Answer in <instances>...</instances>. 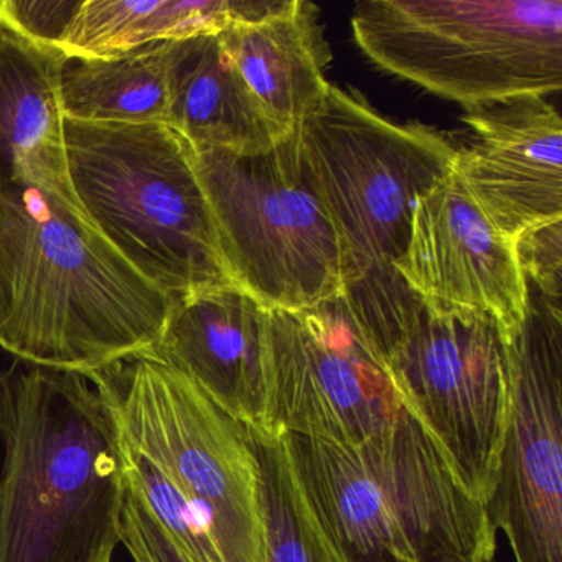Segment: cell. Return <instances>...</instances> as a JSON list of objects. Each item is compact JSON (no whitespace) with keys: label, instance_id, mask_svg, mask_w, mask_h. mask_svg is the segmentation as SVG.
<instances>
[{"label":"cell","instance_id":"5b68a950","mask_svg":"<svg viewBox=\"0 0 562 562\" xmlns=\"http://www.w3.org/2000/svg\"><path fill=\"white\" fill-rule=\"evenodd\" d=\"M65 147L88 223L167 297L236 285L182 134L160 123L65 120Z\"/></svg>","mask_w":562,"mask_h":562},{"label":"cell","instance_id":"cb8c5ba5","mask_svg":"<svg viewBox=\"0 0 562 562\" xmlns=\"http://www.w3.org/2000/svg\"><path fill=\"white\" fill-rule=\"evenodd\" d=\"M515 245L528 284L544 297L561 302L562 222L525 233Z\"/></svg>","mask_w":562,"mask_h":562},{"label":"cell","instance_id":"7402d4cb","mask_svg":"<svg viewBox=\"0 0 562 562\" xmlns=\"http://www.w3.org/2000/svg\"><path fill=\"white\" fill-rule=\"evenodd\" d=\"M81 0H0V24L15 34L58 48Z\"/></svg>","mask_w":562,"mask_h":562},{"label":"cell","instance_id":"d6986e66","mask_svg":"<svg viewBox=\"0 0 562 562\" xmlns=\"http://www.w3.org/2000/svg\"><path fill=\"white\" fill-rule=\"evenodd\" d=\"M170 44L111 58L67 60L60 78L65 120L169 124Z\"/></svg>","mask_w":562,"mask_h":562},{"label":"cell","instance_id":"277c9868","mask_svg":"<svg viewBox=\"0 0 562 562\" xmlns=\"http://www.w3.org/2000/svg\"><path fill=\"white\" fill-rule=\"evenodd\" d=\"M345 297L386 364L403 406L486 505L512 401L502 328L479 312L427 304L396 269L364 276L345 289Z\"/></svg>","mask_w":562,"mask_h":562},{"label":"cell","instance_id":"8992f818","mask_svg":"<svg viewBox=\"0 0 562 562\" xmlns=\"http://www.w3.org/2000/svg\"><path fill=\"white\" fill-rule=\"evenodd\" d=\"M351 29L381 70L467 110L562 88L561 0H367Z\"/></svg>","mask_w":562,"mask_h":562},{"label":"cell","instance_id":"52a82bcc","mask_svg":"<svg viewBox=\"0 0 562 562\" xmlns=\"http://www.w3.org/2000/svg\"><path fill=\"white\" fill-rule=\"evenodd\" d=\"M195 164L238 288L268 311H307L344 294L347 256L295 133L268 153L206 150Z\"/></svg>","mask_w":562,"mask_h":562},{"label":"cell","instance_id":"6da1fadb","mask_svg":"<svg viewBox=\"0 0 562 562\" xmlns=\"http://www.w3.org/2000/svg\"><path fill=\"white\" fill-rule=\"evenodd\" d=\"M172 304L83 216L0 193V347L15 360L90 376L153 350Z\"/></svg>","mask_w":562,"mask_h":562},{"label":"cell","instance_id":"2e32d148","mask_svg":"<svg viewBox=\"0 0 562 562\" xmlns=\"http://www.w3.org/2000/svg\"><path fill=\"white\" fill-rule=\"evenodd\" d=\"M223 50L269 120L294 134L322 103L331 61L321 9L305 0L279 2L256 21L236 22L218 34Z\"/></svg>","mask_w":562,"mask_h":562},{"label":"cell","instance_id":"7c38bea8","mask_svg":"<svg viewBox=\"0 0 562 562\" xmlns=\"http://www.w3.org/2000/svg\"><path fill=\"white\" fill-rule=\"evenodd\" d=\"M394 269L427 304L488 315L506 340L528 314L515 241L496 228L456 169L420 199Z\"/></svg>","mask_w":562,"mask_h":562},{"label":"cell","instance_id":"7a4b0ae2","mask_svg":"<svg viewBox=\"0 0 562 562\" xmlns=\"http://www.w3.org/2000/svg\"><path fill=\"white\" fill-rule=\"evenodd\" d=\"M0 562H111L127 480L120 430L85 374L0 370Z\"/></svg>","mask_w":562,"mask_h":562},{"label":"cell","instance_id":"9a60e30c","mask_svg":"<svg viewBox=\"0 0 562 562\" xmlns=\"http://www.w3.org/2000/svg\"><path fill=\"white\" fill-rule=\"evenodd\" d=\"M65 64L58 48L0 24V193L38 190L87 220L68 173Z\"/></svg>","mask_w":562,"mask_h":562},{"label":"cell","instance_id":"ba28073f","mask_svg":"<svg viewBox=\"0 0 562 562\" xmlns=\"http://www.w3.org/2000/svg\"><path fill=\"white\" fill-rule=\"evenodd\" d=\"M295 136L340 236L350 285L394 269L420 199L452 172L457 147L426 124L393 123L358 91L334 85Z\"/></svg>","mask_w":562,"mask_h":562},{"label":"cell","instance_id":"30bf717a","mask_svg":"<svg viewBox=\"0 0 562 562\" xmlns=\"http://www.w3.org/2000/svg\"><path fill=\"white\" fill-rule=\"evenodd\" d=\"M266 381L272 436L363 442L403 409L345 294L307 311H268Z\"/></svg>","mask_w":562,"mask_h":562},{"label":"cell","instance_id":"9c48e42d","mask_svg":"<svg viewBox=\"0 0 562 562\" xmlns=\"http://www.w3.org/2000/svg\"><path fill=\"white\" fill-rule=\"evenodd\" d=\"M121 437L195 506L225 562H262L258 465L245 424L147 355L87 376Z\"/></svg>","mask_w":562,"mask_h":562},{"label":"cell","instance_id":"8fae6325","mask_svg":"<svg viewBox=\"0 0 562 562\" xmlns=\"http://www.w3.org/2000/svg\"><path fill=\"white\" fill-rule=\"evenodd\" d=\"M528 288V314L506 340L512 401L486 512L516 562H562V311Z\"/></svg>","mask_w":562,"mask_h":562},{"label":"cell","instance_id":"ac0fdd59","mask_svg":"<svg viewBox=\"0 0 562 562\" xmlns=\"http://www.w3.org/2000/svg\"><path fill=\"white\" fill-rule=\"evenodd\" d=\"M278 5L262 0H81L58 50L67 60L117 57L164 42L218 35Z\"/></svg>","mask_w":562,"mask_h":562},{"label":"cell","instance_id":"44dd1931","mask_svg":"<svg viewBox=\"0 0 562 562\" xmlns=\"http://www.w3.org/2000/svg\"><path fill=\"white\" fill-rule=\"evenodd\" d=\"M121 450L127 482L190 561L225 562L195 506L177 488L176 483L146 453L131 446L123 437Z\"/></svg>","mask_w":562,"mask_h":562},{"label":"cell","instance_id":"4fadbf2b","mask_svg":"<svg viewBox=\"0 0 562 562\" xmlns=\"http://www.w3.org/2000/svg\"><path fill=\"white\" fill-rule=\"evenodd\" d=\"M456 172L496 228L519 236L562 222V120L542 98L473 108Z\"/></svg>","mask_w":562,"mask_h":562},{"label":"cell","instance_id":"603a6c76","mask_svg":"<svg viewBox=\"0 0 562 562\" xmlns=\"http://www.w3.org/2000/svg\"><path fill=\"white\" fill-rule=\"evenodd\" d=\"M121 538L134 562H192L164 531L130 482L121 516Z\"/></svg>","mask_w":562,"mask_h":562},{"label":"cell","instance_id":"5bb4252c","mask_svg":"<svg viewBox=\"0 0 562 562\" xmlns=\"http://www.w3.org/2000/svg\"><path fill=\"white\" fill-rule=\"evenodd\" d=\"M268 308L238 285L173 302L147 357L193 381L239 423L266 430Z\"/></svg>","mask_w":562,"mask_h":562},{"label":"cell","instance_id":"3957f363","mask_svg":"<svg viewBox=\"0 0 562 562\" xmlns=\"http://www.w3.org/2000/svg\"><path fill=\"white\" fill-rule=\"evenodd\" d=\"M289 460L341 562H492L486 505L403 406L358 443L285 434Z\"/></svg>","mask_w":562,"mask_h":562},{"label":"cell","instance_id":"ffe728a7","mask_svg":"<svg viewBox=\"0 0 562 562\" xmlns=\"http://www.w3.org/2000/svg\"><path fill=\"white\" fill-rule=\"evenodd\" d=\"M246 430L258 465L262 562H341L305 499L282 436Z\"/></svg>","mask_w":562,"mask_h":562},{"label":"cell","instance_id":"e0dca14e","mask_svg":"<svg viewBox=\"0 0 562 562\" xmlns=\"http://www.w3.org/2000/svg\"><path fill=\"white\" fill-rule=\"evenodd\" d=\"M169 101V126L182 134L195 153L255 156L289 137L252 97L218 35L170 44Z\"/></svg>","mask_w":562,"mask_h":562}]
</instances>
